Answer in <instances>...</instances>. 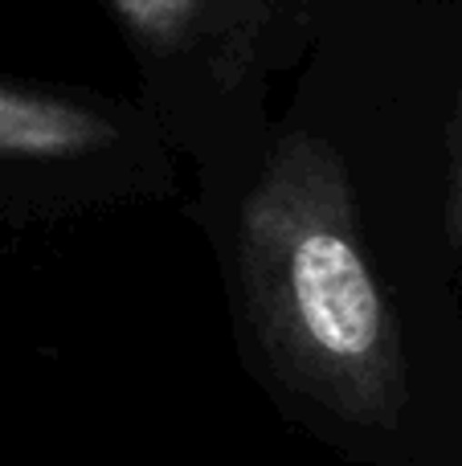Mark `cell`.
Returning <instances> with one entry per match:
<instances>
[{
  "label": "cell",
  "instance_id": "cell-1",
  "mask_svg": "<svg viewBox=\"0 0 462 466\" xmlns=\"http://www.w3.org/2000/svg\"><path fill=\"white\" fill-rule=\"evenodd\" d=\"M242 270L262 339L295 380L352 421H381L406 397L401 331L368 270L332 147H278L242 213Z\"/></svg>",
  "mask_w": 462,
  "mask_h": 466
},
{
  "label": "cell",
  "instance_id": "cell-2",
  "mask_svg": "<svg viewBox=\"0 0 462 466\" xmlns=\"http://www.w3.org/2000/svg\"><path fill=\"white\" fill-rule=\"evenodd\" d=\"M111 123L82 106L0 86V160H65L111 144Z\"/></svg>",
  "mask_w": 462,
  "mask_h": 466
},
{
  "label": "cell",
  "instance_id": "cell-3",
  "mask_svg": "<svg viewBox=\"0 0 462 466\" xmlns=\"http://www.w3.org/2000/svg\"><path fill=\"white\" fill-rule=\"evenodd\" d=\"M205 0H115L127 25L139 33V37L152 41H176L180 33H188V25L196 21Z\"/></svg>",
  "mask_w": 462,
  "mask_h": 466
},
{
  "label": "cell",
  "instance_id": "cell-4",
  "mask_svg": "<svg viewBox=\"0 0 462 466\" xmlns=\"http://www.w3.org/2000/svg\"><path fill=\"white\" fill-rule=\"evenodd\" d=\"M450 233L462 246V144H458V168H455V188H450Z\"/></svg>",
  "mask_w": 462,
  "mask_h": 466
}]
</instances>
